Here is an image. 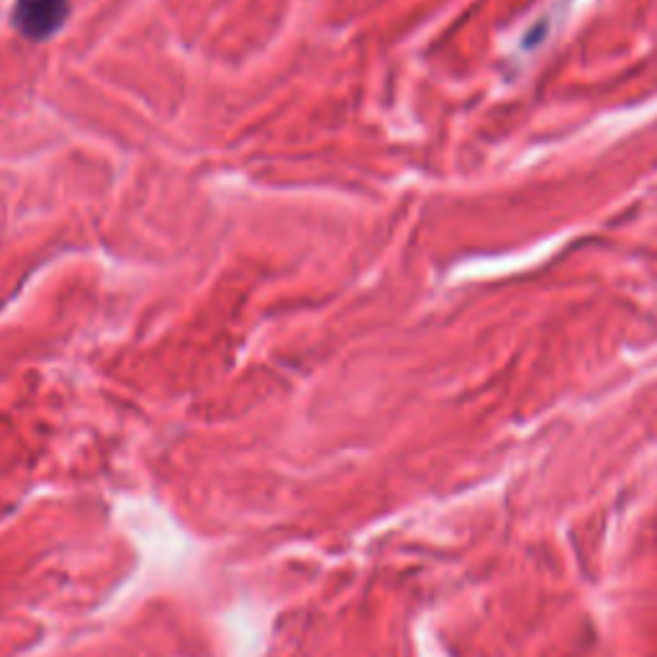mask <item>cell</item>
I'll return each instance as SVG.
<instances>
[{
	"label": "cell",
	"mask_w": 657,
	"mask_h": 657,
	"mask_svg": "<svg viewBox=\"0 0 657 657\" xmlns=\"http://www.w3.org/2000/svg\"><path fill=\"white\" fill-rule=\"evenodd\" d=\"M70 5L73 0H16L11 24L24 39L47 41L65 26Z\"/></svg>",
	"instance_id": "6da1fadb"
}]
</instances>
